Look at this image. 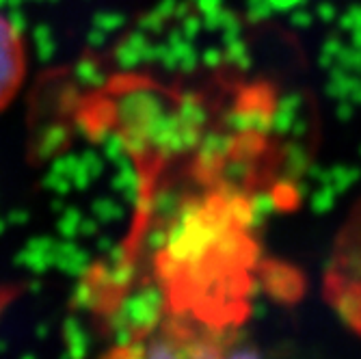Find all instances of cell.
<instances>
[{"label": "cell", "instance_id": "obj_1", "mask_svg": "<svg viewBox=\"0 0 361 359\" xmlns=\"http://www.w3.org/2000/svg\"><path fill=\"white\" fill-rule=\"evenodd\" d=\"M227 327H212L200 320L178 316L141 346L139 359H257Z\"/></svg>", "mask_w": 361, "mask_h": 359}, {"label": "cell", "instance_id": "obj_3", "mask_svg": "<svg viewBox=\"0 0 361 359\" xmlns=\"http://www.w3.org/2000/svg\"><path fill=\"white\" fill-rule=\"evenodd\" d=\"M26 76V46L18 26L0 13V111L7 109Z\"/></svg>", "mask_w": 361, "mask_h": 359}, {"label": "cell", "instance_id": "obj_2", "mask_svg": "<svg viewBox=\"0 0 361 359\" xmlns=\"http://www.w3.org/2000/svg\"><path fill=\"white\" fill-rule=\"evenodd\" d=\"M324 299L361 338V210L334 247L324 271Z\"/></svg>", "mask_w": 361, "mask_h": 359}]
</instances>
